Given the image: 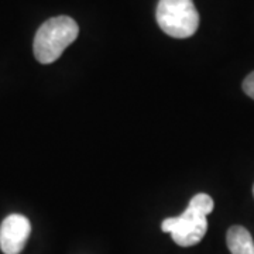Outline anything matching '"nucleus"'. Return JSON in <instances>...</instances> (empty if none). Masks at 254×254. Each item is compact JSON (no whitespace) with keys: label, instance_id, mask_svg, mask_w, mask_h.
I'll use <instances>...</instances> for the list:
<instances>
[{"label":"nucleus","instance_id":"1","mask_svg":"<svg viewBox=\"0 0 254 254\" xmlns=\"http://www.w3.org/2000/svg\"><path fill=\"white\" fill-rule=\"evenodd\" d=\"M215 208L213 199L206 193H196L190 200L188 208L180 216L168 218L161 223V229L170 233L173 240L181 247L199 243L208 230V216Z\"/></svg>","mask_w":254,"mask_h":254},{"label":"nucleus","instance_id":"2","mask_svg":"<svg viewBox=\"0 0 254 254\" xmlns=\"http://www.w3.org/2000/svg\"><path fill=\"white\" fill-rule=\"evenodd\" d=\"M79 34V27L73 18L57 16L48 18L37 30L34 37V57L40 64L55 63Z\"/></svg>","mask_w":254,"mask_h":254},{"label":"nucleus","instance_id":"3","mask_svg":"<svg viewBox=\"0 0 254 254\" xmlns=\"http://www.w3.org/2000/svg\"><path fill=\"white\" fill-rule=\"evenodd\" d=\"M155 18L164 33L174 38L192 37L199 27V13L193 0H160Z\"/></svg>","mask_w":254,"mask_h":254},{"label":"nucleus","instance_id":"4","mask_svg":"<svg viewBox=\"0 0 254 254\" xmlns=\"http://www.w3.org/2000/svg\"><path fill=\"white\" fill-rule=\"evenodd\" d=\"M31 233V223L26 216L13 213L1 222L0 249L4 254H20Z\"/></svg>","mask_w":254,"mask_h":254},{"label":"nucleus","instance_id":"5","mask_svg":"<svg viewBox=\"0 0 254 254\" xmlns=\"http://www.w3.org/2000/svg\"><path fill=\"white\" fill-rule=\"evenodd\" d=\"M226 243L230 254H254L253 237L243 226L230 227L227 230Z\"/></svg>","mask_w":254,"mask_h":254},{"label":"nucleus","instance_id":"6","mask_svg":"<svg viewBox=\"0 0 254 254\" xmlns=\"http://www.w3.org/2000/svg\"><path fill=\"white\" fill-rule=\"evenodd\" d=\"M243 91L246 92L247 96L254 99V72H252L245 81H243Z\"/></svg>","mask_w":254,"mask_h":254},{"label":"nucleus","instance_id":"7","mask_svg":"<svg viewBox=\"0 0 254 254\" xmlns=\"http://www.w3.org/2000/svg\"><path fill=\"white\" fill-rule=\"evenodd\" d=\"M253 193H254V188H253Z\"/></svg>","mask_w":254,"mask_h":254}]
</instances>
